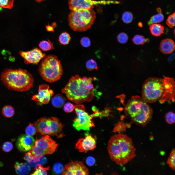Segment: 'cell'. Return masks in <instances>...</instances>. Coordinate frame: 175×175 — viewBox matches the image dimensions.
<instances>
[{
    "instance_id": "38",
    "label": "cell",
    "mask_w": 175,
    "mask_h": 175,
    "mask_svg": "<svg viewBox=\"0 0 175 175\" xmlns=\"http://www.w3.org/2000/svg\"><path fill=\"white\" fill-rule=\"evenodd\" d=\"M75 105L69 102L66 103L64 105V110L67 113L72 112L73 111Z\"/></svg>"
},
{
    "instance_id": "18",
    "label": "cell",
    "mask_w": 175,
    "mask_h": 175,
    "mask_svg": "<svg viewBox=\"0 0 175 175\" xmlns=\"http://www.w3.org/2000/svg\"><path fill=\"white\" fill-rule=\"evenodd\" d=\"M50 127L51 130L50 135H57L61 131L63 127L62 123L59 119L54 117L49 118Z\"/></svg>"
},
{
    "instance_id": "33",
    "label": "cell",
    "mask_w": 175,
    "mask_h": 175,
    "mask_svg": "<svg viewBox=\"0 0 175 175\" xmlns=\"http://www.w3.org/2000/svg\"><path fill=\"white\" fill-rule=\"evenodd\" d=\"M146 40L144 36L139 35H135L132 39V41L136 45L144 44L146 42Z\"/></svg>"
},
{
    "instance_id": "26",
    "label": "cell",
    "mask_w": 175,
    "mask_h": 175,
    "mask_svg": "<svg viewBox=\"0 0 175 175\" xmlns=\"http://www.w3.org/2000/svg\"><path fill=\"white\" fill-rule=\"evenodd\" d=\"M71 39L69 34L66 32L61 33L59 36V41L60 43L64 45L69 44Z\"/></svg>"
},
{
    "instance_id": "44",
    "label": "cell",
    "mask_w": 175,
    "mask_h": 175,
    "mask_svg": "<svg viewBox=\"0 0 175 175\" xmlns=\"http://www.w3.org/2000/svg\"><path fill=\"white\" fill-rule=\"evenodd\" d=\"M157 10L158 13H162V10L160 8H158L157 9Z\"/></svg>"
},
{
    "instance_id": "28",
    "label": "cell",
    "mask_w": 175,
    "mask_h": 175,
    "mask_svg": "<svg viewBox=\"0 0 175 175\" xmlns=\"http://www.w3.org/2000/svg\"><path fill=\"white\" fill-rule=\"evenodd\" d=\"M14 1V0H0V11L2 8L12 9Z\"/></svg>"
},
{
    "instance_id": "12",
    "label": "cell",
    "mask_w": 175,
    "mask_h": 175,
    "mask_svg": "<svg viewBox=\"0 0 175 175\" xmlns=\"http://www.w3.org/2000/svg\"><path fill=\"white\" fill-rule=\"evenodd\" d=\"M19 53L24 59V63L27 64L37 65L46 55L45 53L37 48H35L30 51H21Z\"/></svg>"
},
{
    "instance_id": "37",
    "label": "cell",
    "mask_w": 175,
    "mask_h": 175,
    "mask_svg": "<svg viewBox=\"0 0 175 175\" xmlns=\"http://www.w3.org/2000/svg\"><path fill=\"white\" fill-rule=\"evenodd\" d=\"M80 43L83 47L87 48L89 47L91 45V41L89 38L87 37H82L80 40Z\"/></svg>"
},
{
    "instance_id": "46",
    "label": "cell",
    "mask_w": 175,
    "mask_h": 175,
    "mask_svg": "<svg viewBox=\"0 0 175 175\" xmlns=\"http://www.w3.org/2000/svg\"><path fill=\"white\" fill-rule=\"evenodd\" d=\"M46 0H35V1L37 2L40 3V2L42 1H44Z\"/></svg>"
},
{
    "instance_id": "31",
    "label": "cell",
    "mask_w": 175,
    "mask_h": 175,
    "mask_svg": "<svg viewBox=\"0 0 175 175\" xmlns=\"http://www.w3.org/2000/svg\"><path fill=\"white\" fill-rule=\"evenodd\" d=\"M86 67L88 70L91 71L94 70H97L98 68L96 61L92 59L88 61L86 63Z\"/></svg>"
},
{
    "instance_id": "2",
    "label": "cell",
    "mask_w": 175,
    "mask_h": 175,
    "mask_svg": "<svg viewBox=\"0 0 175 175\" xmlns=\"http://www.w3.org/2000/svg\"><path fill=\"white\" fill-rule=\"evenodd\" d=\"M107 149L111 160L119 165L126 164L136 156V149L132 140L125 134L112 136L108 141Z\"/></svg>"
},
{
    "instance_id": "7",
    "label": "cell",
    "mask_w": 175,
    "mask_h": 175,
    "mask_svg": "<svg viewBox=\"0 0 175 175\" xmlns=\"http://www.w3.org/2000/svg\"><path fill=\"white\" fill-rule=\"evenodd\" d=\"M96 17L93 9L72 11L68 16L69 25L74 31L84 32L91 27Z\"/></svg>"
},
{
    "instance_id": "15",
    "label": "cell",
    "mask_w": 175,
    "mask_h": 175,
    "mask_svg": "<svg viewBox=\"0 0 175 175\" xmlns=\"http://www.w3.org/2000/svg\"><path fill=\"white\" fill-rule=\"evenodd\" d=\"M35 141L34 138L31 136L22 134L18 137L16 146L20 152H26L31 149L35 144Z\"/></svg>"
},
{
    "instance_id": "3",
    "label": "cell",
    "mask_w": 175,
    "mask_h": 175,
    "mask_svg": "<svg viewBox=\"0 0 175 175\" xmlns=\"http://www.w3.org/2000/svg\"><path fill=\"white\" fill-rule=\"evenodd\" d=\"M91 78L81 77L78 75L72 77L64 87L61 90L63 94L73 102L80 104L85 102H90L95 94V89L90 90L88 85L92 82Z\"/></svg>"
},
{
    "instance_id": "40",
    "label": "cell",
    "mask_w": 175,
    "mask_h": 175,
    "mask_svg": "<svg viewBox=\"0 0 175 175\" xmlns=\"http://www.w3.org/2000/svg\"><path fill=\"white\" fill-rule=\"evenodd\" d=\"M33 157L31 153L28 152L25 154L23 158L27 163L30 164L32 163Z\"/></svg>"
},
{
    "instance_id": "23",
    "label": "cell",
    "mask_w": 175,
    "mask_h": 175,
    "mask_svg": "<svg viewBox=\"0 0 175 175\" xmlns=\"http://www.w3.org/2000/svg\"><path fill=\"white\" fill-rule=\"evenodd\" d=\"M39 46L43 51H46L54 49L53 43L49 40H42L39 44Z\"/></svg>"
},
{
    "instance_id": "10",
    "label": "cell",
    "mask_w": 175,
    "mask_h": 175,
    "mask_svg": "<svg viewBox=\"0 0 175 175\" xmlns=\"http://www.w3.org/2000/svg\"><path fill=\"white\" fill-rule=\"evenodd\" d=\"M120 2L115 0H68L69 9L72 11H76L82 9H93L94 6L98 4H119Z\"/></svg>"
},
{
    "instance_id": "43",
    "label": "cell",
    "mask_w": 175,
    "mask_h": 175,
    "mask_svg": "<svg viewBox=\"0 0 175 175\" xmlns=\"http://www.w3.org/2000/svg\"><path fill=\"white\" fill-rule=\"evenodd\" d=\"M46 28L48 31L53 32L54 31L53 27L50 25H47L46 26Z\"/></svg>"
},
{
    "instance_id": "17",
    "label": "cell",
    "mask_w": 175,
    "mask_h": 175,
    "mask_svg": "<svg viewBox=\"0 0 175 175\" xmlns=\"http://www.w3.org/2000/svg\"><path fill=\"white\" fill-rule=\"evenodd\" d=\"M159 49L163 53L170 54L173 52L175 49V44L174 41L169 38L163 40L160 44Z\"/></svg>"
},
{
    "instance_id": "22",
    "label": "cell",
    "mask_w": 175,
    "mask_h": 175,
    "mask_svg": "<svg viewBox=\"0 0 175 175\" xmlns=\"http://www.w3.org/2000/svg\"><path fill=\"white\" fill-rule=\"evenodd\" d=\"M2 113L5 117L10 118L14 115L15 113V110L12 106L9 105H6L2 108Z\"/></svg>"
},
{
    "instance_id": "11",
    "label": "cell",
    "mask_w": 175,
    "mask_h": 175,
    "mask_svg": "<svg viewBox=\"0 0 175 175\" xmlns=\"http://www.w3.org/2000/svg\"><path fill=\"white\" fill-rule=\"evenodd\" d=\"M62 175H83L89 174V170L81 161H71L66 164L64 168Z\"/></svg>"
},
{
    "instance_id": "39",
    "label": "cell",
    "mask_w": 175,
    "mask_h": 175,
    "mask_svg": "<svg viewBox=\"0 0 175 175\" xmlns=\"http://www.w3.org/2000/svg\"><path fill=\"white\" fill-rule=\"evenodd\" d=\"M13 148L12 143L10 142H6L4 143L2 146V149L4 152H8L10 151Z\"/></svg>"
},
{
    "instance_id": "27",
    "label": "cell",
    "mask_w": 175,
    "mask_h": 175,
    "mask_svg": "<svg viewBox=\"0 0 175 175\" xmlns=\"http://www.w3.org/2000/svg\"><path fill=\"white\" fill-rule=\"evenodd\" d=\"M175 150L174 148L172 150L170 155L167 160V164L171 169H175Z\"/></svg>"
},
{
    "instance_id": "14",
    "label": "cell",
    "mask_w": 175,
    "mask_h": 175,
    "mask_svg": "<svg viewBox=\"0 0 175 175\" xmlns=\"http://www.w3.org/2000/svg\"><path fill=\"white\" fill-rule=\"evenodd\" d=\"M75 147L80 152L86 153L95 149L96 141L91 135L87 134L84 137L78 140L76 143Z\"/></svg>"
},
{
    "instance_id": "35",
    "label": "cell",
    "mask_w": 175,
    "mask_h": 175,
    "mask_svg": "<svg viewBox=\"0 0 175 175\" xmlns=\"http://www.w3.org/2000/svg\"><path fill=\"white\" fill-rule=\"evenodd\" d=\"M117 38L119 42L122 44H124L127 43L129 38L128 35L123 32L119 33L117 35Z\"/></svg>"
},
{
    "instance_id": "16",
    "label": "cell",
    "mask_w": 175,
    "mask_h": 175,
    "mask_svg": "<svg viewBox=\"0 0 175 175\" xmlns=\"http://www.w3.org/2000/svg\"><path fill=\"white\" fill-rule=\"evenodd\" d=\"M47 119L48 118L45 117H42L38 119L34 124L36 131L42 135H50L51 130Z\"/></svg>"
},
{
    "instance_id": "36",
    "label": "cell",
    "mask_w": 175,
    "mask_h": 175,
    "mask_svg": "<svg viewBox=\"0 0 175 175\" xmlns=\"http://www.w3.org/2000/svg\"><path fill=\"white\" fill-rule=\"evenodd\" d=\"M175 13L174 12L170 15L168 17L166 23L170 28H172L175 26Z\"/></svg>"
},
{
    "instance_id": "41",
    "label": "cell",
    "mask_w": 175,
    "mask_h": 175,
    "mask_svg": "<svg viewBox=\"0 0 175 175\" xmlns=\"http://www.w3.org/2000/svg\"><path fill=\"white\" fill-rule=\"evenodd\" d=\"M95 160L93 157H89L86 159V162L88 166H91L93 165L95 163Z\"/></svg>"
},
{
    "instance_id": "1",
    "label": "cell",
    "mask_w": 175,
    "mask_h": 175,
    "mask_svg": "<svg viewBox=\"0 0 175 175\" xmlns=\"http://www.w3.org/2000/svg\"><path fill=\"white\" fill-rule=\"evenodd\" d=\"M163 78L154 77L147 79L142 89L141 97L147 103L159 101L161 104L174 102L175 83L173 78L163 76Z\"/></svg>"
},
{
    "instance_id": "34",
    "label": "cell",
    "mask_w": 175,
    "mask_h": 175,
    "mask_svg": "<svg viewBox=\"0 0 175 175\" xmlns=\"http://www.w3.org/2000/svg\"><path fill=\"white\" fill-rule=\"evenodd\" d=\"M36 130L34 124L30 123L25 129V132L26 134L29 136H32L36 133Z\"/></svg>"
},
{
    "instance_id": "19",
    "label": "cell",
    "mask_w": 175,
    "mask_h": 175,
    "mask_svg": "<svg viewBox=\"0 0 175 175\" xmlns=\"http://www.w3.org/2000/svg\"><path fill=\"white\" fill-rule=\"evenodd\" d=\"M15 168L16 173L20 175H27L31 170L30 166L26 163L16 162Z\"/></svg>"
},
{
    "instance_id": "4",
    "label": "cell",
    "mask_w": 175,
    "mask_h": 175,
    "mask_svg": "<svg viewBox=\"0 0 175 175\" xmlns=\"http://www.w3.org/2000/svg\"><path fill=\"white\" fill-rule=\"evenodd\" d=\"M0 78L8 89L21 92L29 90L33 87L34 82L32 75L21 69H6L1 72Z\"/></svg>"
},
{
    "instance_id": "5",
    "label": "cell",
    "mask_w": 175,
    "mask_h": 175,
    "mask_svg": "<svg viewBox=\"0 0 175 175\" xmlns=\"http://www.w3.org/2000/svg\"><path fill=\"white\" fill-rule=\"evenodd\" d=\"M125 114L131 121L136 124L145 126L150 121L153 110L140 96H132L124 108Z\"/></svg>"
},
{
    "instance_id": "32",
    "label": "cell",
    "mask_w": 175,
    "mask_h": 175,
    "mask_svg": "<svg viewBox=\"0 0 175 175\" xmlns=\"http://www.w3.org/2000/svg\"><path fill=\"white\" fill-rule=\"evenodd\" d=\"M64 169L63 165L58 162L54 165L52 169V173L54 174H59L62 173Z\"/></svg>"
},
{
    "instance_id": "8",
    "label": "cell",
    "mask_w": 175,
    "mask_h": 175,
    "mask_svg": "<svg viewBox=\"0 0 175 175\" xmlns=\"http://www.w3.org/2000/svg\"><path fill=\"white\" fill-rule=\"evenodd\" d=\"M58 145L48 135L36 139L34 145L29 151L32 156L51 154L55 151Z\"/></svg>"
},
{
    "instance_id": "30",
    "label": "cell",
    "mask_w": 175,
    "mask_h": 175,
    "mask_svg": "<svg viewBox=\"0 0 175 175\" xmlns=\"http://www.w3.org/2000/svg\"><path fill=\"white\" fill-rule=\"evenodd\" d=\"M165 118L166 122L169 124H173L175 122V114L173 111H170L166 113Z\"/></svg>"
},
{
    "instance_id": "20",
    "label": "cell",
    "mask_w": 175,
    "mask_h": 175,
    "mask_svg": "<svg viewBox=\"0 0 175 175\" xmlns=\"http://www.w3.org/2000/svg\"><path fill=\"white\" fill-rule=\"evenodd\" d=\"M149 29L152 35L155 36H159L165 33L164 26L158 24H153L150 26Z\"/></svg>"
},
{
    "instance_id": "45",
    "label": "cell",
    "mask_w": 175,
    "mask_h": 175,
    "mask_svg": "<svg viewBox=\"0 0 175 175\" xmlns=\"http://www.w3.org/2000/svg\"><path fill=\"white\" fill-rule=\"evenodd\" d=\"M138 26L140 27H141L142 26H143V24L141 22H139L138 24Z\"/></svg>"
},
{
    "instance_id": "42",
    "label": "cell",
    "mask_w": 175,
    "mask_h": 175,
    "mask_svg": "<svg viewBox=\"0 0 175 175\" xmlns=\"http://www.w3.org/2000/svg\"><path fill=\"white\" fill-rule=\"evenodd\" d=\"M47 162V160L46 158L43 156L41 157L40 161L38 163V164H46Z\"/></svg>"
},
{
    "instance_id": "9",
    "label": "cell",
    "mask_w": 175,
    "mask_h": 175,
    "mask_svg": "<svg viewBox=\"0 0 175 175\" xmlns=\"http://www.w3.org/2000/svg\"><path fill=\"white\" fill-rule=\"evenodd\" d=\"M74 109L77 117L73 121V125L77 130L89 131L91 128L95 127L92 120L93 117L86 112L83 105H75Z\"/></svg>"
},
{
    "instance_id": "6",
    "label": "cell",
    "mask_w": 175,
    "mask_h": 175,
    "mask_svg": "<svg viewBox=\"0 0 175 175\" xmlns=\"http://www.w3.org/2000/svg\"><path fill=\"white\" fill-rule=\"evenodd\" d=\"M38 70L42 78L50 83L59 80L63 73L61 61L54 55H49L42 59Z\"/></svg>"
},
{
    "instance_id": "21",
    "label": "cell",
    "mask_w": 175,
    "mask_h": 175,
    "mask_svg": "<svg viewBox=\"0 0 175 175\" xmlns=\"http://www.w3.org/2000/svg\"><path fill=\"white\" fill-rule=\"evenodd\" d=\"M66 100V98L62 95L60 94H57L52 97L51 103L54 107L61 108L63 106Z\"/></svg>"
},
{
    "instance_id": "25",
    "label": "cell",
    "mask_w": 175,
    "mask_h": 175,
    "mask_svg": "<svg viewBox=\"0 0 175 175\" xmlns=\"http://www.w3.org/2000/svg\"><path fill=\"white\" fill-rule=\"evenodd\" d=\"M49 169V166L44 167L41 165L38 164L35 167V171L31 175H47V171Z\"/></svg>"
},
{
    "instance_id": "24",
    "label": "cell",
    "mask_w": 175,
    "mask_h": 175,
    "mask_svg": "<svg viewBox=\"0 0 175 175\" xmlns=\"http://www.w3.org/2000/svg\"><path fill=\"white\" fill-rule=\"evenodd\" d=\"M164 19V15L162 13H158L151 17L148 22V24L150 26L153 24L159 23L162 21Z\"/></svg>"
},
{
    "instance_id": "29",
    "label": "cell",
    "mask_w": 175,
    "mask_h": 175,
    "mask_svg": "<svg viewBox=\"0 0 175 175\" xmlns=\"http://www.w3.org/2000/svg\"><path fill=\"white\" fill-rule=\"evenodd\" d=\"M133 18L132 14L130 12L125 11L123 14L122 19L125 23L129 24L132 21Z\"/></svg>"
},
{
    "instance_id": "13",
    "label": "cell",
    "mask_w": 175,
    "mask_h": 175,
    "mask_svg": "<svg viewBox=\"0 0 175 175\" xmlns=\"http://www.w3.org/2000/svg\"><path fill=\"white\" fill-rule=\"evenodd\" d=\"M54 93L48 85L42 84L39 86L38 94L33 96L31 99L36 102L37 105L46 104L49 103Z\"/></svg>"
}]
</instances>
